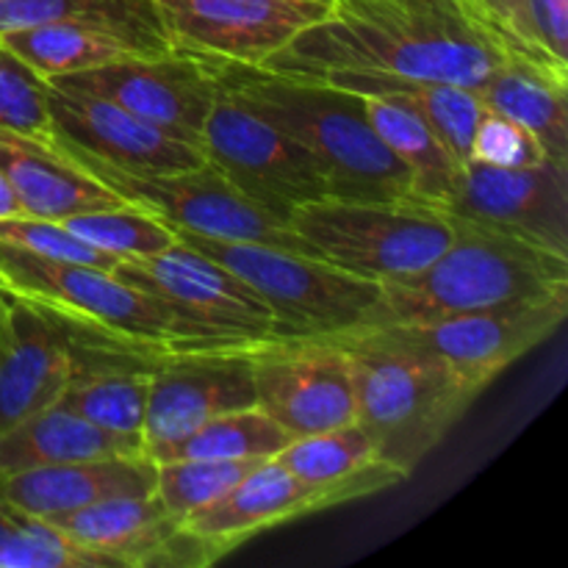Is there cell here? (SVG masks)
<instances>
[{"instance_id": "6da1fadb", "label": "cell", "mask_w": 568, "mask_h": 568, "mask_svg": "<svg viewBox=\"0 0 568 568\" xmlns=\"http://www.w3.org/2000/svg\"><path fill=\"white\" fill-rule=\"evenodd\" d=\"M508 50L460 0H333L266 70L325 75L333 70L386 72L455 83L480 92Z\"/></svg>"}, {"instance_id": "7a4b0ae2", "label": "cell", "mask_w": 568, "mask_h": 568, "mask_svg": "<svg viewBox=\"0 0 568 568\" xmlns=\"http://www.w3.org/2000/svg\"><path fill=\"white\" fill-rule=\"evenodd\" d=\"M220 83L314 155L331 197L419 203L410 172L372 128L366 98L322 78L236 61H222Z\"/></svg>"}, {"instance_id": "3957f363", "label": "cell", "mask_w": 568, "mask_h": 568, "mask_svg": "<svg viewBox=\"0 0 568 568\" xmlns=\"http://www.w3.org/2000/svg\"><path fill=\"white\" fill-rule=\"evenodd\" d=\"M449 216L455 236L447 250L416 275L383 283L381 297L355 331L414 325L508 300L568 292V255L464 216Z\"/></svg>"}, {"instance_id": "277c9868", "label": "cell", "mask_w": 568, "mask_h": 568, "mask_svg": "<svg viewBox=\"0 0 568 568\" xmlns=\"http://www.w3.org/2000/svg\"><path fill=\"white\" fill-rule=\"evenodd\" d=\"M320 338L342 355L353 383L355 422L375 438L377 458L403 475H410L480 397V388L397 344L364 333Z\"/></svg>"}, {"instance_id": "5b68a950", "label": "cell", "mask_w": 568, "mask_h": 568, "mask_svg": "<svg viewBox=\"0 0 568 568\" xmlns=\"http://www.w3.org/2000/svg\"><path fill=\"white\" fill-rule=\"evenodd\" d=\"M286 225L333 266L375 283L416 275L453 242V216L403 200L320 197L286 216Z\"/></svg>"}, {"instance_id": "8992f818", "label": "cell", "mask_w": 568, "mask_h": 568, "mask_svg": "<svg viewBox=\"0 0 568 568\" xmlns=\"http://www.w3.org/2000/svg\"><path fill=\"white\" fill-rule=\"evenodd\" d=\"M0 288L50 305L89 327L136 347L178 353V349H222L189 327L170 305L142 288L128 286L109 270L53 261L0 242ZM244 347V344H242Z\"/></svg>"}, {"instance_id": "52a82bcc", "label": "cell", "mask_w": 568, "mask_h": 568, "mask_svg": "<svg viewBox=\"0 0 568 568\" xmlns=\"http://www.w3.org/2000/svg\"><path fill=\"white\" fill-rule=\"evenodd\" d=\"M181 242L242 277L275 314L281 336H338L361 327L381 297V283L316 255L255 242H227L175 231Z\"/></svg>"}, {"instance_id": "ba28073f", "label": "cell", "mask_w": 568, "mask_h": 568, "mask_svg": "<svg viewBox=\"0 0 568 568\" xmlns=\"http://www.w3.org/2000/svg\"><path fill=\"white\" fill-rule=\"evenodd\" d=\"M50 144L64 153L72 164L87 170L94 181L111 189L116 197L150 211L153 216L164 220L172 231L227 239V242L270 244V247L292 250V253L316 255L286 225V220L244 197L209 161L203 166L181 172H133L105 164V161L89 155L87 150L61 142V139H50Z\"/></svg>"}, {"instance_id": "9c48e42d", "label": "cell", "mask_w": 568, "mask_h": 568, "mask_svg": "<svg viewBox=\"0 0 568 568\" xmlns=\"http://www.w3.org/2000/svg\"><path fill=\"white\" fill-rule=\"evenodd\" d=\"M566 314L568 292H558L544 297L508 300L442 320L366 327L353 333H364L425 355L483 392L514 361L547 342L564 325Z\"/></svg>"}, {"instance_id": "30bf717a", "label": "cell", "mask_w": 568, "mask_h": 568, "mask_svg": "<svg viewBox=\"0 0 568 568\" xmlns=\"http://www.w3.org/2000/svg\"><path fill=\"white\" fill-rule=\"evenodd\" d=\"M200 150L244 197L281 220L300 205L331 194L314 155L275 122L233 98L222 83L203 125Z\"/></svg>"}, {"instance_id": "8fae6325", "label": "cell", "mask_w": 568, "mask_h": 568, "mask_svg": "<svg viewBox=\"0 0 568 568\" xmlns=\"http://www.w3.org/2000/svg\"><path fill=\"white\" fill-rule=\"evenodd\" d=\"M111 272L128 286L159 297L214 342L242 347L281 336L270 305L242 277L181 239L150 258H122Z\"/></svg>"}, {"instance_id": "7c38bea8", "label": "cell", "mask_w": 568, "mask_h": 568, "mask_svg": "<svg viewBox=\"0 0 568 568\" xmlns=\"http://www.w3.org/2000/svg\"><path fill=\"white\" fill-rule=\"evenodd\" d=\"M403 480H408V475L383 464L381 469L355 477V480L305 483L294 477L286 466L277 464L275 458H270L261 460L220 499L186 516L183 527L200 541H205L214 560H220L258 532L286 525L300 516L320 514V510L336 508V505L372 497V494L399 486Z\"/></svg>"}, {"instance_id": "4fadbf2b", "label": "cell", "mask_w": 568, "mask_h": 568, "mask_svg": "<svg viewBox=\"0 0 568 568\" xmlns=\"http://www.w3.org/2000/svg\"><path fill=\"white\" fill-rule=\"evenodd\" d=\"M220 64L222 61L216 59L172 48L166 53L133 55L92 70L50 78L48 83L111 100L131 114L164 128L172 136L200 148L203 125L220 92Z\"/></svg>"}, {"instance_id": "5bb4252c", "label": "cell", "mask_w": 568, "mask_h": 568, "mask_svg": "<svg viewBox=\"0 0 568 568\" xmlns=\"http://www.w3.org/2000/svg\"><path fill=\"white\" fill-rule=\"evenodd\" d=\"M250 344L155 355L142 427L150 460L214 416L258 405Z\"/></svg>"}, {"instance_id": "9a60e30c", "label": "cell", "mask_w": 568, "mask_h": 568, "mask_svg": "<svg viewBox=\"0 0 568 568\" xmlns=\"http://www.w3.org/2000/svg\"><path fill=\"white\" fill-rule=\"evenodd\" d=\"M331 6L327 0H155L172 48L250 67H264Z\"/></svg>"}, {"instance_id": "2e32d148", "label": "cell", "mask_w": 568, "mask_h": 568, "mask_svg": "<svg viewBox=\"0 0 568 568\" xmlns=\"http://www.w3.org/2000/svg\"><path fill=\"white\" fill-rule=\"evenodd\" d=\"M258 405L294 438L355 422L344 361L322 338L275 336L250 344Z\"/></svg>"}, {"instance_id": "e0dca14e", "label": "cell", "mask_w": 568, "mask_h": 568, "mask_svg": "<svg viewBox=\"0 0 568 568\" xmlns=\"http://www.w3.org/2000/svg\"><path fill=\"white\" fill-rule=\"evenodd\" d=\"M442 211L568 255V164L491 166L469 159Z\"/></svg>"}, {"instance_id": "ac0fdd59", "label": "cell", "mask_w": 568, "mask_h": 568, "mask_svg": "<svg viewBox=\"0 0 568 568\" xmlns=\"http://www.w3.org/2000/svg\"><path fill=\"white\" fill-rule=\"evenodd\" d=\"M6 327L0 336V433L59 403L87 325L0 288Z\"/></svg>"}, {"instance_id": "d6986e66", "label": "cell", "mask_w": 568, "mask_h": 568, "mask_svg": "<svg viewBox=\"0 0 568 568\" xmlns=\"http://www.w3.org/2000/svg\"><path fill=\"white\" fill-rule=\"evenodd\" d=\"M50 525L105 568H200L216 564L205 541L183 527L153 494L114 497L70 514L50 516Z\"/></svg>"}, {"instance_id": "ffe728a7", "label": "cell", "mask_w": 568, "mask_h": 568, "mask_svg": "<svg viewBox=\"0 0 568 568\" xmlns=\"http://www.w3.org/2000/svg\"><path fill=\"white\" fill-rule=\"evenodd\" d=\"M53 139L87 150L105 164L133 172H181L205 164L203 150L111 100L48 83Z\"/></svg>"}, {"instance_id": "44dd1931", "label": "cell", "mask_w": 568, "mask_h": 568, "mask_svg": "<svg viewBox=\"0 0 568 568\" xmlns=\"http://www.w3.org/2000/svg\"><path fill=\"white\" fill-rule=\"evenodd\" d=\"M153 491L155 464L148 455L37 466L0 475V503L37 519L70 514L103 499L148 497Z\"/></svg>"}, {"instance_id": "7402d4cb", "label": "cell", "mask_w": 568, "mask_h": 568, "mask_svg": "<svg viewBox=\"0 0 568 568\" xmlns=\"http://www.w3.org/2000/svg\"><path fill=\"white\" fill-rule=\"evenodd\" d=\"M0 172L14 189L22 214L39 220L61 222L83 211L125 203L50 142L6 128H0Z\"/></svg>"}, {"instance_id": "603a6c76", "label": "cell", "mask_w": 568, "mask_h": 568, "mask_svg": "<svg viewBox=\"0 0 568 568\" xmlns=\"http://www.w3.org/2000/svg\"><path fill=\"white\" fill-rule=\"evenodd\" d=\"M120 455H148L144 438L103 430L59 403L0 433V475Z\"/></svg>"}, {"instance_id": "cb8c5ba5", "label": "cell", "mask_w": 568, "mask_h": 568, "mask_svg": "<svg viewBox=\"0 0 568 568\" xmlns=\"http://www.w3.org/2000/svg\"><path fill=\"white\" fill-rule=\"evenodd\" d=\"M483 105L525 128L544 159L568 164V72L508 53L480 89Z\"/></svg>"}, {"instance_id": "d4e9b609", "label": "cell", "mask_w": 568, "mask_h": 568, "mask_svg": "<svg viewBox=\"0 0 568 568\" xmlns=\"http://www.w3.org/2000/svg\"><path fill=\"white\" fill-rule=\"evenodd\" d=\"M316 78L333 83V87L347 89V92L361 94V98L392 100V103L416 111L438 133V139L447 144L455 161L464 164L469 159L471 136H475L477 122H480L483 111H486L480 92H475V89L361 70H333Z\"/></svg>"}, {"instance_id": "484cf974", "label": "cell", "mask_w": 568, "mask_h": 568, "mask_svg": "<svg viewBox=\"0 0 568 568\" xmlns=\"http://www.w3.org/2000/svg\"><path fill=\"white\" fill-rule=\"evenodd\" d=\"M366 114L381 142L410 172L416 200L433 209H444L453 200L460 161H455L438 133L416 111L392 100L366 98Z\"/></svg>"}, {"instance_id": "4316f807", "label": "cell", "mask_w": 568, "mask_h": 568, "mask_svg": "<svg viewBox=\"0 0 568 568\" xmlns=\"http://www.w3.org/2000/svg\"><path fill=\"white\" fill-rule=\"evenodd\" d=\"M0 42L20 55L31 70H37L44 81L111 61L133 59V55H153L144 53L133 39L87 22H44V26L20 28L3 33Z\"/></svg>"}, {"instance_id": "83f0119b", "label": "cell", "mask_w": 568, "mask_h": 568, "mask_svg": "<svg viewBox=\"0 0 568 568\" xmlns=\"http://www.w3.org/2000/svg\"><path fill=\"white\" fill-rule=\"evenodd\" d=\"M44 22H87L109 28L153 55L172 50L155 0H0V37Z\"/></svg>"}, {"instance_id": "f1b7e54d", "label": "cell", "mask_w": 568, "mask_h": 568, "mask_svg": "<svg viewBox=\"0 0 568 568\" xmlns=\"http://www.w3.org/2000/svg\"><path fill=\"white\" fill-rule=\"evenodd\" d=\"M292 442L294 436L281 422L272 419L261 405H253V408H239L214 416L203 427L189 433L183 442L172 444L164 453L155 455L153 464L181 458L270 460Z\"/></svg>"}, {"instance_id": "f546056e", "label": "cell", "mask_w": 568, "mask_h": 568, "mask_svg": "<svg viewBox=\"0 0 568 568\" xmlns=\"http://www.w3.org/2000/svg\"><path fill=\"white\" fill-rule=\"evenodd\" d=\"M275 460L305 483L355 480L386 464L377 458L375 438L358 422L294 438L286 449L275 455Z\"/></svg>"}, {"instance_id": "4dcf8cb0", "label": "cell", "mask_w": 568, "mask_h": 568, "mask_svg": "<svg viewBox=\"0 0 568 568\" xmlns=\"http://www.w3.org/2000/svg\"><path fill=\"white\" fill-rule=\"evenodd\" d=\"M61 225L116 258H150L178 242L175 231L164 220L131 203L72 214L61 220Z\"/></svg>"}, {"instance_id": "1f68e13d", "label": "cell", "mask_w": 568, "mask_h": 568, "mask_svg": "<svg viewBox=\"0 0 568 568\" xmlns=\"http://www.w3.org/2000/svg\"><path fill=\"white\" fill-rule=\"evenodd\" d=\"M0 568H105L50 521L0 503Z\"/></svg>"}, {"instance_id": "d6a6232c", "label": "cell", "mask_w": 568, "mask_h": 568, "mask_svg": "<svg viewBox=\"0 0 568 568\" xmlns=\"http://www.w3.org/2000/svg\"><path fill=\"white\" fill-rule=\"evenodd\" d=\"M258 464L261 460H161L155 464V497L183 521L231 491Z\"/></svg>"}, {"instance_id": "836d02e7", "label": "cell", "mask_w": 568, "mask_h": 568, "mask_svg": "<svg viewBox=\"0 0 568 568\" xmlns=\"http://www.w3.org/2000/svg\"><path fill=\"white\" fill-rule=\"evenodd\" d=\"M0 128L50 142L48 81L0 42Z\"/></svg>"}, {"instance_id": "e575fe53", "label": "cell", "mask_w": 568, "mask_h": 568, "mask_svg": "<svg viewBox=\"0 0 568 568\" xmlns=\"http://www.w3.org/2000/svg\"><path fill=\"white\" fill-rule=\"evenodd\" d=\"M0 242L26 250V253L42 255V258L75 261V264L98 266V270L109 272L122 261L78 239L61 222L39 220V216H9V220H0Z\"/></svg>"}, {"instance_id": "d590c367", "label": "cell", "mask_w": 568, "mask_h": 568, "mask_svg": "<svg viewBox=\"0 0 568 568\" xmlns=\"http://www.w3.org/2000/svg\"><path fill=\"white\" fill-rule=\"evenodd\" d=\"M469 9V14L491 33L497 42L505 44L508 53L527 55L532 61L555 67V70L568 72V67H560L552 55L538 42L536 26H532L530 3L527 0H460Z\"/></svg>"}, {"instance_id": "8d00e7d4", "label": "cell", "mask_w": 568, "mask_h": 568, "mask_svg": "<svg viewBox=\"0 0 568 568\" xmlns=\"http://www.w3.org/2000/svg\"><path fill=\"white\" fill-rule=\"evenodd\" d=\"M469 159L491 166H525L532 161H541L544 153L525 128L486 109L477 122L475 136H471Z\"/></svg>"}, {"instance_id": "74e56055", "label": "cell", "mask_w": 568, "mask_h": 568, "mask_svg": "<svg viewBox=\"0 0 568 568\" xmlns=\"http://www.w3.org/2000/svg\"><path fill=\"white\" fill-rule=\"evenodd\" d=\"M538 42L560 67H568V0H527Z\"/></svg>"}, {"instance_id": "f35d334b", "label": "cell", "mask_w": 568, "mask_h": 568, "mask_svg": "<svg viewBox=\"0 0 568 568\" xmlns=\"http://www.w3.org/2000/svg\"><path fill=\"white\" fill-rule=\"evenodd\" d=\"M9 216H26L22 214V205L17 200L14 189L6 181V175L0 172V220H9Z\"/></svg>"}, {"instance_id": "ab89813d", "label": "cell", "mask_w": 568, "mask_h": 568, "mask_svg": "<svg viewBox=\"0 0 568 568\" xmlns=\"http://www.w3.org/2000/svg\"><path fill=\"white\" fill-rule=\"evenodd\" d=\"M6 327V303H3V292H0V336H3Z\"/></svg>"}, {"instance_id": "60d3db41", "label": "cell", "mask_w": 568, "mask_h": 568, "mask_svg": "<svg viewBox=\"0 0 568 568\" xmlns=\"http://www.w3.org/2000/svg\"><path fill=\"white\" fill-rule=\"evenodd\" d=\"M327 3H333V0H327Z\"/></svg>"}]
</instances>
